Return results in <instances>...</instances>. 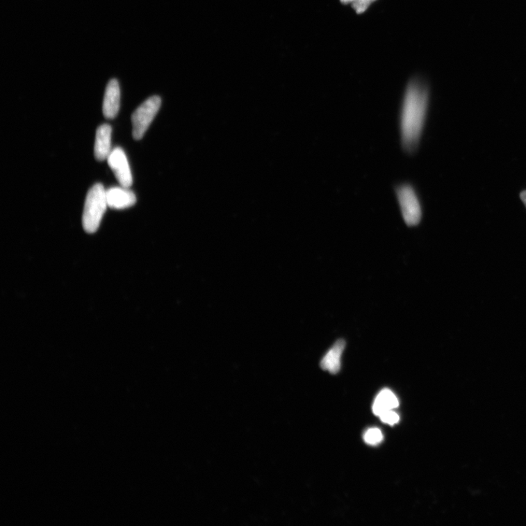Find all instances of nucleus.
Listing matches in <instances>:
<instances>
[{
  "instance_id": "f257e3e1",
  "label": "nucleus",
  "mask_w": 526,
  "mask_h": 526,
  "mask_svg": "<svg viewBox=\"0 0 526 526\" xmlns=\"http://www.w3.org/2000/svg\"><path fill=\"white\" fill-rule=\"evenodd\" d=\"M429 92L419 79H412L406 88L400 112L402 146L409 154H415L420 143L427 119Z\"/></svg>"
},
{
  "instance_id": "9d476101",
  "label": "nucleus",
  "mask_w": 526,
  "mask_h": 526,
  "mask_svg": "<svg viewBox=\"0 0 526 526\" xmlns=\"http://www.w3.org/2000/svg\"><path fill=\"white\" fill-rule=\"evenodd\" d=\"M399 406V400L394 393L388 389H385L377 396L372 409L374 414L380 417L385 412L393 410Z\"/></svg>"
},
{
  "instance_id": "f8f14e48",
  "label": "nucleus",
  "mask_w": 526,
  "mask_h": 526,
  "mask_svg": "<svg viewBox=\"0 0 526 526\" xmlns=\"http://www.w3.org/2000/svg\"><path fill=\"white\" fill-rule=\"evenodd\" d=\"M381 420L383 422L387 423L391 425H394L400 422V416L393 410H391L385 412L380 417Z\"/></svg>"
},
{
  "instance_id": "9b49d317",
  "label": "nucleus",
  "mask_w": 526,
  "mask_h": 526,
  "mask_svg": "<svg viewBox=\"0 0 526 526\" xmlns=\"http://www.w3.org/2000/svg\"><path fill=\"white\" fill-rule=\"evenodd\" d=\"M364 441L369 445H379L383 441L382 433L378 429H368L364 434Z\"/></svg>"
},
{
  "instance_id": "2eb2a0df",
  "label": "nucleus",
  "mask_w": 526,
  "mask_h": 526,
  "mask_svg": "<svg viewBox=\"0 0 526 526\" xmlns=\"http://www.w3.org/2000/svg\"><path fill=\"white\" fill-rule=\"evenodd\" d=\"M354 1H355V0H340L341 3H343V4H346V5L349 4V3H353Z\"/></svg>"
},
{
  "instance_id": "1a4fd4ad",
  "label": "nucleus",
  "mask_w": 526,
  "mask_h": 526,
  "mask_svg": "<svg viewBox=\"0 0 526 526\" xmlns=\"http://www.w3.org/2000/svg\"><path fill=\"white\" fill-rule=\"evenodd\" d=\"M346 343L344 340H338L332 348L326 353L322 359L320 365L324 371H328L332 375H336L340 371V359L345 348Z\"/></svg>"
},
{
  "instance_id": "f03ea898",
  "label": "nucleus",
  "mask_w": 526,
  "mask_h": 526,
  "mask_svg": "<svg viewBox=\"0 0 526 526\" xmlns=\"http://www.w3.org/2000/svg\"><path fill=\"white\" fill-rule=\"evenodd\" d=\"M108 206L106 190L103 184L96 183L89 191L85 202L83 227L88 233H95Z\"/></svg>"
},
{
  "instance_id": "39448f33",
  "label": "nucleus",
  "mask_w": 526,
  "mask_h": 526,
  "mask_svg": "<svg viewBox=\"0 0 526 526\" xmlns=\"http://www.w3.org/2000/svg\"><path fill=\"white\" fill-rule=\"evenodd\" d=\"M108 163L121 186L129 188L133 184V176L124 151L120 147L113 149L108 158Z\"/></svg>"
},
{
  "instance_id": "20e7f679",
  "label": "nucleus",
  "mask_w": 526,
  "mask_h": 526,
  "mask_svg": "<svg viewBox=\"0 0 526 526\" xmlns=\"http://www.w3.org/2000/svg\"><path fill=\"white\" fill-rule=\"evenodd\" d=\"M162 99L159 96H152L142 104L132 116L133 135L138 140L144 137L149 126L161 108Z\"/></svg>"
},
{
  "instance_id": "423d86ee",
  "label": "nucleus",
  "mask_w": 526,
  "mask_h": 526,
  "mask_svg": "<svg viewBox=\"0 0 526 526\" xmlns=\"http://www.w3.org/2000/svg\"><path fill=\"white\" fill-rule=\"evenodd\" d=\"M120 107V88L117 79L110 80L106 88L103 111L106 118L115 119Z\"/></svg>"
},
{
  "instance_id": "ddd939ff",
  "label": "nucleus",
  "mask_w": 526,
  "mask_h": 526,
  "mask_svg": "<svg viewBox=\"0 0 526 526\" xmlns=\"http://www.w3.org/2000/svg\"><path fill=\"white\" fill-rule=\"evenodd\" d=\"M376 0H355L352 6L358 13H364Z\"/></svg>"
},
{
  "instance_id": "6e6552de",
  "label": "nucleus",
  "mask_w": 526,
  "mask_h": 526,
  "mask_svg": "<svg viewBox=\"0 0 526 526\" xmlns=\"http://www.w3.org/2000/svg\"><path fill=\"white\" fill-rule=\"evenodd\" d=\"M112 128L105 124L98 127L96 133L94 156L98 161L107 160L111 153Z\"/></svg>"
},
{
  "instance_id": "0eeeda50",
  "label": "nucleus",
  "mask_w": 526,
  "mask_h": 526,
  "mask_svg": "<svg viewBox=\"0 0 526 526\" xmlns=\"http://www.w3.org/2000/svg\"><path fill=\"white\" fill-rule=\"evenodd\" d=\"M108 206L113 209H124L135 204L133 192L125 188H113L106 191Z\"/></svg>"
},
{
  "instance_id": "4468645a",
  "label": "nucleus",
  "mask_w": 526,
  "mask_h": 526,
  "mask_svg": "<svg viewBox=\"0 0 526 526\" xmlns=\"http://www.w3.org/2000/svg\"><path fill=\"white\" fill-rule=\"evenodd\" d=\"M520 198H521L522 202H523V204H525V206L526 207V190L523 191L520 193Z\"/></svg>"
},
{
  "instance_id": "7ed1b4c3",
  "label": "nucleus",
  "mask_w": 526,
  "mask_h": 526,
  "mask_svg": "<svg viewBox=\"0 0 526 526\" xmlns=\"http://www.w3.org/2000/svg\"><path fill=\"white\" fill-rule=\"evenodd\" d=\"M395 191L405 223L409 227L418 225L422 219V210L415 188L410 183H402Z\"/></svg>"
}]
</instances>
